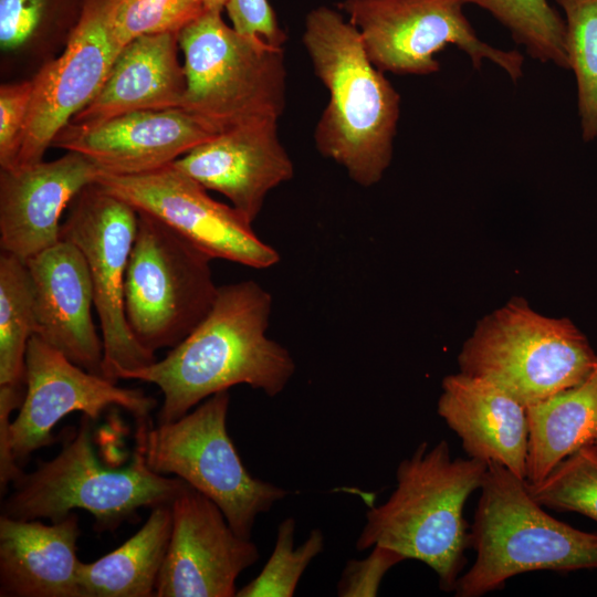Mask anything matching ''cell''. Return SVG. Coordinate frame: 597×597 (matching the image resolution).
Here are the masks:
<instances>
[{
  "instance_id": "cell-12",
  "label": "cell",
  "mask_w": 597,
  "mask_h": 597,
  "mask_svg": "<svg viewBox=\"0 0 597 597\" xmlns=\"http://www.w3.org/2000/svg\"><path fill=\"white\" fill-rule=\"evenodd\" d=\"M27 389L6 444L0 448L1 494L23 472L20 468L35 450L55 441L52 430L74 411L92 420L119 407L138 422L149 419L156 399L143 390L124 388L90 373L33 335L27 349Z\"/></svg>"
},
{
  "instance_id": "cell-29",
  "label": "cell",
  "mask_w": 597,
  "mask_h": 597,
  "mask_svg": "<svg viewBox=\"0 0 597 597\" xmlns=\"http://www.w3.org/2000/svg\"><path fill=\"white\" fill-rule=\"evenodd\" d=\"M528 488L543 507L576 512L597 522V444L572 453Z\"/></svg>"
},
{
  "instance_id": "cell-31",
  "label": "cell",
  "mask_w": 597,
  "mask_h": 597,
  "mask_svg": "<svg viewBox=\"0 0 597 597\" xmlns=\"http://www.w3.org/2000/svg\"><path fill=\"white\" fill-rule=\"evenodd\" d=\"M32 91V80L0 86L1 169H11L15 166Z\"/></svg>"
},
{
  "instance_id": "cell-14",
  "label": "cell",
  "mask_w": 597,
  "mask_h": 597,
  "mask_svg": "<svg viewBox=\"0 0 597 597\" xmlns=\"http://www.w3.org/2000/svg\"><path fill=\"white\" fill-rule=\"evenodd\" d=\"M109 1L85 0L62 54L32 78L31 103L13 168L42 161L55 136L104 84L122 50L109 27Z\"/></svg>"
},
{
  "instance_id": "cell-28",
  "label": "cell",
  "mask_w": 597,
  "mask_h": 597,
  "mask_svg": "<svg viewBox=\"0 0 597 597\" xmlns=\"http://www.w3.org/2000/svg\"><path fill=\"white\" fill-rule=\"evenodd\" d=\"M296 522L286 517L277 527L271 556L260 574L237 591L235 597H292L311 562L324 549L325 538L314 528L307 538L294 546Z\"/></svg>"
},
{
  "instance_id": "cell-34",
  "label": "cell",
  "mask_w": 597,
  "mask_h": 597,
  "mask_svg": "<svg viewBox=\"0 0 597 597\" xmlns=\"http://www.w3.org/2000/svg\"><path fill=\"white\" fill-rule=\"evenodd\" d=\"M226 9L238 32L261 36L276 46L284 43L285 34L268 0H228Z\"/></svg>"
},
{
  "instance_id": "cell-1",
  "label": "cell",
  "mask_w": 597,
  "mask_h": 597,
  "mask_svg": "<svg viewBox=\"0 0 597 597\" xmlns=\"http://www.w3.org/2000/svg\"><path fill=\"white\" fill-rule=\"evenodd\" d=\"M272 296L253 280L219 286L195 329L161 359L119 379L156 385L164 396L157 423L175 421L210 396L248 385L281 394L295 373L290 352L266 336Z\"/></svg>"
},
{
  "instance_id": "cell-5",
  "label": "cell",
  "mask_w": 597,
  "mask_h": 597,
  "mask_svg": "<svg viewBox=\"0 0 597 597\" xmlns=\"http://www.w3.org/2000/svg\"><path fill=\"white\" fill-rule=\"evenodd\" d=\"M92 421L83 415L56 457L39 462L34 471L22 472L12 482L13 491L2 502L1 514L55 523L72 510L83 509L94 516L97 531H114L136 517L142 507L170 505L189 485L180 478L153 471L138 449L128 465L104 467L95 455Z\"/></svg>"
},
{
  "instance_id": "cell-9",
  "label": "cell",
  "mask_w": 597,
  "mask_h": 597,
  "mask_svg": "<svg viewBox=\"0 0 597 597\" xmlns=\"http://www.w3.org/2000/svg\"><path fill=\"white\" fill-rule=\"evenodd\" d=\"M125 279V314L151 353L172 348L211 310L218 294L212 259L157 218L137 211Z\"/></svg>"
},
{
  "instance_id": "cell-8",
  "label": "cell",
  "mask_w": 597,
  "mask_h": 597,
  "mask_svg": "<svg viewBox=\"0 0 597 597\" xmlns=\"http://www.w3.org/2000/svg\"><path fill=\"white\" fill-rule=\"evenodd\" d=\"M229 404L222 390L175 421L138 422L136 449L153 471L185 480L221 509L238 535L251 538L256 517L290 492L249 473L227 430Z\"/></svg>"
},
{
  "instance_id": "cell-30",
  "label": "cell",
  "mask_w": 597,
  "mask_h": 597,
  "mask_svg": "<svg viewBox=\"0 0 597 597\" xmlns=\"http://www.w3.org/2000/svg\"><path fill=\"white\" fill-rule=\"evenodd\" d=\"M205 12L201 0H111L108 22L122 49L138 36L179 33Z\"/></svg>"
},
{
  "instance_id": "cell-23",
  "label": "cell",
  "mask_w": 597,
  "mask_h": 597,
  "mask_svg": "<svg viewBox=\"0 0 597 597\" xmlns=\"http://www.w3.org/2000/svg\"><path fill=\"white\" fill-rule=\"evenodd\" d=\"M526 481L541 482L559 462L597 440V362L579 384L526 407Z\"/></svg>"
},
{
  "instance_id": "cell-7",
  "label": "cell",
  "mask_w": 597,
  "mask_h": 597,
  "mask_svg": "<svg viewBox=\"0 0 597 597\" xmlns=\"http://www.w3.org/2000/svg\"><path fill=\"white\" fill-rule=\"evenodd\" d=\"M596 362L569 318L542 315L523 297L479 321L458 356L461 373L495 384L525 407L579 384Z\"/></svg>"
},
{
  "instance_id": "cell-19",
  "label": "cell",
  "mask_w": 597,
  "mask_h": 597,
  "mask_svg": "<svg viewBox=\"0 0 597 597\" xmlns=\"http://www.w3.org/2000/svg\"><path fill=\"white\" fill-rule=\"evenodd\" d=\"M172 165L227 197L253 223L266 195L294 176L293 163L277 135V121H260L217 134Z\"/></svg>"
},
{
  "instance_id": "cell-18",
  "label": "cell",
  "mask_w": 597,
  "mask_h": 597,
  "mask_svg": "<svg viewBox=\"0 0 597 597\" xmlns=\"http://www.w3.org/2000/svg\"><path fill=\"white\" fill-rule=\"evenodd\" d=\"M25 264L32 287L33 335L81 368L103 376V341L92 317L93 285L81 250L60 240Z\"/></svg>"
},
{
  "instance_id": "cell-24",
  "label": "cell",
  "mask_w": 597,
  "mask_h": 597,
  "mask_svg": "<svg viewBox=\"0 0 597 597\" xmlns=\"http://www.w3.org/2000/svg\"><path fill=\"white\" fill-rule=\"evenodd\" d=\"M171 533L170 505L151 509L144 525L116 549L78 567L83 597L156 596Z\"/></svg>"
},
{
  "instance_id": "cell-13",
  "label": "cell",
  "mask_w": 597,
  "mask_h": 597,
  "mask_svg": "<svg viewBox=\"0 0 597 597\" xmlns=\"http://www.w3.org/2000/svg\"><path fill=\"white\" fill-rule=\"evenodd\" d=\"M105 190L146 212L213 259L254 269L280 260L279 252L263 242L234 207L212 199L198 181L172 164L137 175L100 172Z\"/></svg>"
},
{
  "instance_id": "cell-32",
  "label": "cell",
  "mask_w": 597,
  "mask_h": 597,
  "mask_svg": "<svg viewBox=\"0 0 597 597\" xmlns=\"http://www.w3.org/2000/svg\"><path fill=\"white\" fill-rule=\"evenodd\" d=\"M364 559L348 561L337 585V595L343 597H371L378 595L385 574L405 558L394 549L373 546Z\"/></svg>"
},
{
  "instance_id": "cell-36",
  "label": "cell",
  "mask_w": 597,
  "mask_h": 597,
  "mask_svg": "<svg viewBox=\"0 0 597 597\" xmlns=\"http://www.w3.org/2000/svg\"><path fill=\"white\" fill-rule=\"evenodd\" d=\"M595 443L597 444V440H596V442H595Z\"/></svg>"
},
{
  "instance_id": "cell-26",
  "label": "cell",
  "mask_w": 597,
  "mask_h": 597,
  "mask_svg": "<svg viewBox=\"0 0 597 597\" xmlns=\"http://www.w3.org/2000/svg\"><path fill=\"white\" fill-rule=\"evenodd\" d=\"M462 1L491 13L532 59L569 70L565 20L547 0Z\"/></svg>"
},
{
  "instance_id": "cell-22",
  "label": "cell",
  "mask_w": 597,
  "mask_h": 597,
  "mask_svg": "<svg viewBox=\"0 0 597 597\" xmlns=\"http://www.w3.org/2000/svg\"><path fill=\"white\" fill-rule=\"evenodd\" d=\"M78 516L50 525L0 515L1 597H83Z\"/></svg>"
},
{
  "instance_id": "cell-4",
  "label": "cell",
  "mask_w": 597,
  "mask_h": 597,
  "mask_svg": "<svg viewBox=\"0 0 597 597\" xmlns=\"http://www.w3.org/2000/svg\"><path fill=\"white\" fill-rule=\"evenodd\" d=\"M475 561L457 582V597H480L534 570L597 569V534L549 515L528 482L488 463L470 531Z\"/></svg>"
},
{
  "instance_id": "cell-33",
  "label": "cell",
  "mask_w": 597,
  "mask_h": 597,
  "mask_svg": "<svg viewBox=\"0 0 597 597\" xmlns=\"http://www.w3.org/2000/svg\"><path fill=\"white\" fill-rule=\"evenodd\" d=\"M51 0H0V45L13 51L28 43L42 25Z\"/></svg>"
},
{
  "instance_id": "cell-27",
  "label": "cell",
  "mask_w": 597,
  "mask_h": 597,
  "mask_svg": "<svg viewBox=\"0 0 597 597\" xmlns=\"http://www.w3.org/2000/svg\"><path fill=\"white\" fill-rule=\"evenodd\" d=\"M565 13V45L575 74L584 142L597 139V0H555Z\"/></svg>"
},
{
  "instance_id": "cell-10",
  "label": "cell",
  "mask_w": 597,
  "mask_h": 597,
  "mask_svg": "<svg viewBox=\"0 0 597 597\" xmlns=\"http://www.w3.org/2000/svg\"><path fill=\"white\" fill-rule=\"evenodd\" d=\"M463 7L462 0H344L338 4L357 29L369 60L384 73H437L440 63L434 54L453 44L470 57L474 69L489 60L513 82L520 80L523 55L483 42Z\"/></svg>"
},
{
  "instance_id": "cell-25",
  "label": "cell",
  "mask_w": 597,
  "mask_h": 597,
  "mask_svg": "<svg viewBox=\"0 0 597 597\" xmlns=\"http://www.w3.org/2000/svg\"><path fill=\"white\" fill-rule=\"evenodd\" d=\"M34 334L31 280L21 259L0 254V448L6 444L11 413L27 389V349Z\"/></svg>"
},
{
  "instance_id": "cell-2",
  "label": "cell",
  "mask_w": 597,
  "mask_h": 597,
  "mask_svg": "<svg viewBox=\"0 0 597 597\" xmlns=\"http://www.w3.org/2000/svg\"><path fill=\"white\" fill-rule=\"evenodd\" d=\"M303 44L328 103L314 132L317 150L357 185L380 181L390 165L400 96L369 60L355 25L326 6L311 10Z\"/></svg>"
},
{
  "instance_id": "cell-3",
  "label": "cell",
  "mask_w": 597,
  "mask_h": 597,
  "mask_svg": "<svg viewBox=\"0 0 597 597\" xmlns=\"http://www.w3.org/2000/svg\"><path fill=\"white\" fill-rule=\"evenodd\" d=\"M486 469L470 457L452 458L446 440L431 448L421 442L398 464L390 496L366 512L356 548L378 545L422 562L436 573L440 588L453 593L470 546L463 507L480 490Z\"/></svg>"
},
{
  "instance_id": "cell-11",
  "label": "cell",
  "mask_w": 597,
  "mask_h": 597,
  "mask_svg": "<svg viewBox=\"0 0 597 597\" xmlns=\"http://www.w3.org/2000/svg\"><path fill=\"white\" fill-rule=\"evenodd\" d=\"M138 213L97 182L80 191L61 224V240L75 244L87 263L94 307L102 329L103 376L119 375L156 362L134 336L125 314V279Z\"/></svg>"
},
{
  "instance_id": "cell-15",
  "label": "cell",
  "mask_w": 597,
  "mask_h": 597,
  "mask_svg": "<svg viewBox=\"0 0 597 597\" xmlns=\"http://www.w3.org/2000/svg\"><path fill=\"white\" fill-rule=\"evenodd\" d=\"M171 533L156 597H233L240 574L260 557L221 509L188 485L170 504Z\"/></svg>"
},
{
  "instance_id": "cell-17",
  "label": "cell",
  "mask_w": 597,
  "mask_h": 597,
  "mask_svg": "<svg viewBox=\"0 0 597 597\" xmlns=\"http://www.w3.org/2000/svg\"><path fill=\"white\" fill-rule=\"evenodd\" d=\"M216 135L182 108L138 111L87 128L67 124L52 146L87 157L101 172L137 175L172 164Z\"/></svg>"
},
{
  "instance_id": "cell-6",
  "label": "cell",
  "mask_w": 597,
  "mask_h": 597,
  "mask_svg": "<svg viewBox=\"0 0 597 597\" xmlns=\"http://www.w3.org/2000/svg\"><path fill=\"white\" fill-rule=\"evenodd\" d=\"M178 43L187 82L182 109L214 134L279 121L286 101L282 46L238 32L214 11L185 27Z\"/></svg>"
},
{
  "instance_id": "cell-21",
  "label": "cell",
  "mask_w": 597,
  "mask_h": 597,
  "mask_svg": "<svg viewBox=\"0 0 597 597\" xmlns=\"http://www.w3.org/2000/svg\"><path fill=\"white\" fill-rule=\"evenodd\" d=\"M178 48V33L128 42L96 96L69 124L87 128L133 112L181 108L187 82Z\"/></svg>"
},
{
  "instance_id": "cell-35",
  "label": "cell",
  "mask_w": 597,
  "mask_h": 597,
  "mask_svg": "<svg viewBox=\"0 0 597 597\" xmlns=\"http://www.w3.org/2000/svg\"><path fill=\"white\" fill-rule=\"evenodd\" d=\"M206 11L221 12L226 8L228 0H201Z\"/></svg>"
},
{
  "instance_id": "cell-20",
  "label": "cell",
  "mask_w": 597,
  "mask_h": 597,
  "mask_svg": "<svg viewBox=\"0 0 597 597\" xmlns=\"http://www.w3.org/2000/svg\"><path fill=\"white\" fill-rule=\"evenodd\" d=\"M441 389L438 415L460 438L465 453L526 479V407L495 384L461 371L444 377Z\"/></svg>"
},
{
  "instance_id": "cell-16",
  "label": "cell",
  "mask_w": 597,
  "mask_h": 597,
  "mask_svg": "<svg viewBox=\"0 0 597 597\" xmlns=\"http://www.w3.org/2000/svg\"><path fill=\"white\" fill-rule=\"evenodd\" d=\"M100 172L93 161L75 151L52 161L1 169V251L25 262L56 244L62 212Z\"/></svg>"
}]
</instances>
